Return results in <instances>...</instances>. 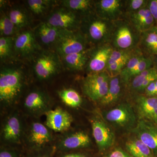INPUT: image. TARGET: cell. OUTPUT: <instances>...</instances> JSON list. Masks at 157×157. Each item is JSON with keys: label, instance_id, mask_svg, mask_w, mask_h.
<instances>
[{"label": "cell", "instance_id": "cell-43", "mask_svg": "<svg viewBox=\"0 0 157 157\" xmlns=\"http://www.w3.org/2000/svg\"><path fill=\"white\" fill-rule=\"evenodd\" d=\"M157 96V79L155 80V97Z\"/></svg>", "mask_w": 157, "mask_h": 157}, {"label": "cell", "instance_id": "cell-2", "mask_svg": "<svg viewBox=\"0 0 157 157\" xmlns=\"http://www.w3.org/2000/svg\"><path fill=\"white\" fill-rule=\"evenodd\" d=\"M24 74L15 67L2 68L0 72V101L6 106H12L17 102L25 84Z\"/></svg>", "mask_w": 157, "mask_h": 157}, {"label": "cell", "instance_id": "cell-4", "mask_svg": "<svg viewBox=\"0 0 157 157\" xmlns=\"http://www.w3.org/2000/svg\"><path fill=\"white\" fill-rule=\"evenodd\" d=\"M90 45L80 31L61 29L54 44L56 52L60 57L78 53L87 49Z\"/></svg>", "mask_w": 157, "mask_h": 157}, {"label": "cell", "instance_id": "cell-40", "mask_svg": "<svg viewBox=\"0 0 157 157\" xmlns=\"http://www.w3.org/2000/svg\"><path fill=\"white\" fill-rule=\"evenodd\" d=\"M155 81L150 83L144 90L146 96L147 97H155Z\"/></svg>", "mask_w": 157, "mask_h": 157}, {"label": "cell", "instance_id": "cell-37", "mask_svg": "<svg viewBox=\"0 0 157 157\" xmlns=\"http://www.w3.org/2000/svg\"><path fill=\"white\" fill-rule=\"evenodd\" d=\"M157 79V70H155L153 73H151L149 75L146 79L144 82L143 84L141 85L140 90L138 93H142L144 92L145 89L147 86L152 82H153L155 81Z\"/></svg>", "mask_w": 157, "mask_h": 157}, {"label": "cell", "instance_id": "cell-29", "mask_svg": "<svg viewBox=\"0 0 157 157\" xmlns=\"http://www.w3.org/2000/svg\"><path fill=\"white\" fill-rule=\"evenodd\" d=\"M153 65V62L152 59L150 57L144 56L139 62L137 66L130 72L124 78L121 79L124 85H128L129 82L131 81L133 77L142 73L145 70L152 68V66Z\"/></svg>", "mask_w": 157, "mask_h": 157}, {"label": "cell", "instance_id": "cell-10", "mask_svg": "<svg viewBox=\"0 0 157 157\" xmlns=\"http://www.w3.org/2000/svg\"><path fill=\"white\" fill-rule=\"evenodd\" d=\"M95 12L99 17L110 21L123 19L125 16L124 1H95Z\"/></svg>", "mask_w": 157, "mask_h": 157}, {"label": "cell", "instance_id": "cell-20", "mask_svg": "<svg viewBox=\"0 0 157 157\" xmlns=\"http://www.w3.org/2000/svg\"><path fill=\"white\" fill-rule=\"evenodd\" d=\"M125 17L140 33L152 28L156 23L147 6L139 11L127 14Z\"/></svg>", "mask_w": 157, "mask_h": 157}, {"label": "cell", "instance_id": "cell-25", "mask_svg": "<svg viewBox=\"0 0 157 157\" xmlns=\"http://www.w3.org/2000/svg\"><path fill=\"white\" fill-rule=\"evenodd\" d=\"M61 29L56 28L47 22L39 25L36 30V35L43 45L50 46L55 44Z\"/></svg>", "mask_w": 157, "mask_h": 157}, {"label": "cell", "instance_id": "cell-7", "mask_svg": "<svg viewBox=\"0 0 157 157\" xmlns=\"http://www.w3.org/2000/svg\"><path fill=\"white\" fill-rule=\"evenodd\" d=\"M103 114L106 121L116 127L128 129L135 128L137 124L135 111L132 105L128 103L119 104Z\"/></svg>", "mask_w": 157, "mask_h": 157}, {"label": "cell", "instance_id": "cell-3", "mask_svg": "<svg viewBox=\"0 0 157 157\" xmlns=\"http://www.w3.org/2000/svg\"><path fill=\"white\" fill-rule=\"evenodd\" d=\"M140 35L126 18L114 21L110 44L113 49L135 50L138 48Z\"/></svg>", "mask_w": 157, "mask_h": 157}, {"label": "cell", "instance_id": "cell-28", "mask_svg": "<svg viewBox=\"0 0 157 157\" xmlns=\"http://www.w3.org/2000/svg\"><path fill=\"white\" fill-rule=\"evenodd\" d=\"M9 17L17 29L25 27L29 23L26 12L19 8H13L9 12Z\"/></svg>", "mask_w": 157, "mask_h": 157}, {"label": "cell", "instance_id": "cell-38", "mask_svg": "<svg viewBox=\"0 0 157 157\" xmlns=\"http://www.w3.org/2000/svg\"><path fill=\"white\" fill-rule=\"evenodd\" d=\"M104 157H133L121 148L117 147L108 153Z\"/></svg>", "mask_w": 157, "mask_h": 157}, {"label": "cell", "instance_id": "cell-44", "mask_svg": "<svg viewBox=\"0 0 157 157\" xmlns=\"http://www.w3.org/2000/svg\"><path fill=\"white\" fill-rule=\"evenodd\" d=\"M151 29L153 30L154 31L155 33L157 35V25H155V26L153 27Z\"/></svg>", "mask_w": 157, "mask_h": 157}, {"label": "cell", "instance_id": "cell-11", "mask_svg": "<svg viewBox=\"0 0 157 157\" xmlns=\"http://www.w3.org/2000/svg\"><path fill=\"white\" fill-rule=\"evenodd\" d=\"M113 50L110 43L92 47L89 60L86 68L89 74L106 71L109 57Z\"/></svg>", "mask_w": 157, "mask_h": 157}, {"label": "cell", "instance_id": "cell-27", "mask_svg": "<svg viewBox=\"0 0 157 157\" xmlns=\"http://www.w3.org/2000/svg\"><path fill=\"white\" fill-rule=\"evenodd\" d=\"M61 100L67 106L73 108L79 107L82 103L81 96L73 89H65L58 92Z\"/></svg>", "mask_w": 157, "mask_h": 157}, {"label": "cell", "instance_id": "cell-16", "mask_svg": "<svg viewBox=\"0 0 157 157\" xmlns=\"http://www.w3.org/2000/svg\"><path fill=\"white\" fill-rule=\"evenodd\" d=\"M46 115L45 125L52 131L63 132L70 128L73 122V117L67 111L60 107L49 110Z\"/></svg>", "mask_w": 157, "mask_h": 157}, {"label": "cell", "instance_id": "cell-21", "mask_svg": "<svg viewBox=\"0 0 157 157\" xmlns=\"http://www.w3.org/2000/svg\"><path fill=\"white\" fill-rule=\"evenodd\" d=\"M92 47L81 52L61 57L63 63L70 70L79 71L86 68Z\"/></svg>", "mask_w": 157, "mask_h": 157}, {"label": "cell", "instance_id": "cell-26", "mask_svg": "<svg viewBox=\"0 0 157 157\" xmlns=\"http://www.w3.org/2000/svg\"><path fill=\"white\" fill-rule=\"evenodd\" d=\"M125 146L129 154L133 157H153L150 149L137 137L127 141Z\"/></svg>", "mask_w": 157, "mask_h": 157}, {"label": "cell", "instance_id": "cell-34", "mask_svg": "<svg viewBox=\"0 0 157 157\" xmlns=\"http://www.w3.org/2000/svg\"><path fill=\"white\" fill-rule=\"evenodd\" d=\"M145 56L142 53L138 48L137 52L130 58L127 63V64L121 72L120 75L121 79L124 78L127 75L137 66L139 62Z\"/></svg>", "mask_w": 157, "mask_h": 157}, {"label": "cell", "instance_id": "cell-6", "mask_svg": "<svg viewBox=\"0 0 157 157\" xmlns=\"http://www.w3.org/2000/svg\"><path fill=\"white\" fill-rule=\"evenodd\" d=\"M57 53L44 52L37 56L34 63V70L37 78L47 80L59 72L62 63Z\"/></svg>", "mask_w": 157, "mask_h": 157}, {"label": "cell", "instance_id": "cell-41", "mask_svg": "<svg viewBox=\"0 0 157 157\" xmlns=\"http://www.w3.org/2000/svg\"><path fill=\"white\" fill-rule=\"evenodd\" d=\"M0 157H17L15 153L10 150L2 149L0 152Z\"/></svg>", "mask_w": 157, "mask_h": 157}, {"label": "cell", "instance_id": "cell-19", "mask_svg": "<svg viewBox=\"0 0 157 157\" xmlns=\"http://www.w3.org/2000/svg\"><path fill=\"white\" fill-rule=\"evenodd\" d=\"M24 106L30 113L34 115L45 114L50 110L48 97L45 93L39 90L31 92L27 96Z\"/></svg>", "mask_w": 157, "mask_h": 157}, {"label": "cell", "instance_id": "cell-15", "mask_svg": "<svg viewBox=\"0 0 157 157\" xmlns=\"http://www.w3.org/2000/svg\"><path fill=\"white\" fill-rule=\"evenodd\" d=\"M14 51L18 56L29 59L39 49L35 34L26 31L19 34L14 41Z\"/></svg>", "mask_w": 157, "mask_h": 157}, {"label": "cell", "instance_id": "cell-9", "mask_svg": "<svg viewBox=\"0 0 157 157\" xmlns=\"http://www.w3.org/2000/svg\"><path fill=\"white\" fill-rule=\"evenodd\" d=\"M51 130L39 122H33L29 126L26 135V143L36 150L44 148L53 140Z\"/></svg>", "mask_w": 157, "mask_h": 157}, {"label": "cell", "instance_id": "cell-46", "mask_svg": "<svg viewBox=\"0 0 157 157\" xmlns=\"http://www.w3.org/2000/svg\"><path fill=\"white\" fill-rule=\"evenodd\" d=\"M48 157V155H41L36 156H35V157Z\"/></svg>", "mask_w": 157, "mask_h": 157}, {"label": "cell", "instance_id": "cell-33", "mask_svg": "<svg viewBox=\"0 0 157 157\" xmlns=\"http://www.w3.org/2000/svg\"><path fill=\"white\" fill-rule=\"evenodd\" d=\"M16 29L9 16L4 14L1 16L0 19L1 37H11L15 33Z\"/></svg>", "mask_w": 157, "mask_h": 157}, {"label": "cell", "instance_id": "cell-14", "mask_svg": "<svg viewBox=\"0 0 157 157\" xmlns=\"http://www.w3.org/2000/svg\"><path fill=\"white\" fill-rule=\"evenodd\" d=\"M133 132L148 147L154 155H157V126L151 122L139 119Z\"/></svg>", "mask_w": 157, "mask_h": 157}, {"label": "cell", "instance_id": "cell-8", "mask_svg": "<svg viewBox=\"0 0 157 157\" xmlns=\"http://www.w3.org/2000/svg\"><path fill=\"white\" fill-rule=\"evenodd\" d=\"M80 15L67 8L55 10L47 18V23L61 29L76 30L80 27L81 21Z\"/></svg>", "mask_w": 157, "mask_h": 157}, {"label": "cell", "instance_id": "cell-24", "mask_svg": "<svg viewBox=\"0 0 157 157\" xmlns=\"http://www.w3.org/2000/svg\"><path fill=\"white\" fill-rule=\"evenodd\" d=\"M62 3L64 8L76 12L82 17L95 12V1L65 0Z\"/></svg>", "mask_w": 157, "mask_h": 157}, {"label": "cell", "instance_id": "cell-39", "mask_svg": "<svg viewBox=\"0 0 157 157\" xmlns=\"http://www.w3.org/2000/svg\"><path fill=\"white\" fill-rule=\"evenodd\" d=\"M147 6L155 21L157 22V0L148 1Z\"/></svg>", "mask_w": 157, "mask_h": 157}, {"label": "cell", "instance_id": "cell-35", "mask_svg": "<svg viewBox=\"0 0 157 157\" xmlns=\"http://www.w3.org/2000/svg\"><path fill=\"white\" fill-rule=\"evenodd\" d=\"M148 0H126L124 1L125 16L146 7Z\"/></svg>", "mask_w": 157, "mask_h": 157}, {"label": "cell", "instance_id": "cell-31", "mask_svg": "<svg viewBox=\"0 0 157 157\" xmlns=\"http://www.w3.org/2000/svg\"><path fill=\"white\" fill-rule=\"evenodd\" d=\"M156 70V69L155 68H150L133 77L128 85L131 90L133 92L138 93L141 85L147 77Z\"/></svg>", "mask_w": 157, "mask_h": 157}, {"label": "cell", "instance_id": "cell-22", "mask_svg": "<svg viewBox=\"0 0 157 157\" xmlns=\"http://www.w3.org/2000/svg\"><path fill=\"white\" fill-rule=\"evenodd\" d=\"M120 74L110 77L109 88L106 94L99 101L103 106H108L117 102L121 96L122 85Z\"/></svg>", "mask_w": 157, "mask_h": 157}, {"label": "cell", "instance_id": "cell-17", "mask_svg": "<svg viewBox=\"0 0 157 157\" xmlns=\"http://www.w3.org/2000/svg\"><path fill=\"white\" fill-rule=\"evenodd\" d=\"M135 103L140 119L154 123L157 126V97L138 95Z\"/></svg>", "mask_w": 157, "mask_h": 157}, {"label": "cell", "instance_id": "cell-42", "mask_svg": "<svg viewBox=\"0 0 157 157\" xmlns=\"http://www.w3.org/2000/svg\"><path fill=\"white\" fill-rule=\"evenodd\" d=\"M61 157H88L86 155L80 153H72L63 155Z\"/></svg>", "mask_w": 157, "mask_h": 157}, {"label": "cell", "instance_id": "cell-23", "mask_svg": "<svg viewBox=\"0 0 157 157\" xmlns=\"http://www.w3.org/2000/svg\"><path fill=\"white\" fill-rule=\"evenodd\" d=\"M138 48L145 56H157V35L152 29L141 33Z\"/></svg>", "mask_w": 157, "mask_h": 157}, {"label": "cell", "instance_id": "cell-30", "mask_svg": "<svg viewBox=\"0 0 157 157\" xmlns=\"http://www.w3.org/2000/svg\"><path fill=\"white\" fill-rule=\"evenodd\" d=\"M14 42L11 37H1L0 38V59L4 61L9 59L12 55Z\"/></svg>", "mask_w": 157, "mask_h": 157}, {"label": "cell", "instance_id": "cell-5", "mask_svg": "<svg viewBox=\"0 0 157 157\" xmlns=\"http://www.w3.org/2000/svg\"><path fill=\"white\" fill-rule=\"evenodd\" d=\"M110 78L106 71L90 73L82 80V92L92 101L99 102L107 94Z\"/></svg>", "mask_w": 157, "mask_h": 157}, {"label": "cell", "instance_id": "cell-36", "mask_svg": "<svg viewBox=\"0 0 157 157\" xmlns=\"http://www.w3.org/2000/svg\"><path fill=\"white\" fill-rule=\"evenodd\" d=\"M138 49V48L135 50H122L113 49L109 57L107 66L112 64L122 59L133 56L136 53Z\"/></svg>", "mask_w": 157, "mask_h": 157}, {"label": "cell", "instance_id": "cell-12", "mask_svg": "<svg viewBox=\"0 0 157 157\" xmlns=\"http://www.w3.org/2000/svg\"><path fill=\"white\" fill-rule=\"evenodd\" d=\"M90 121L93 137L99 151H104L111 147L115 141V135L106 122L98 117L92 118Z\"/></svg>", "mask_w": 157, "mask_h": 157}, {"label": "cell", "instance_id": "cell-32", "mask_svg": "<svg viewBox=\"0 0 157 157\" xmlns=\"http://www.w3.org/2000/svg\"><path fill=\"white\" fill-rule=\"evenodd\" d=\"M54 1L48 0H29L27 1L28 6L34 14H43L47 11Z\"/></svg>", "mask_w": 157, "mask_h": 157}, {"label": "cell", "instance_id": "cell-18", "mask_svg": "<svg viewBox=\"0 0 157 157\" xmlns=\"http://www.w3.org/2000/svg\"><path fill=\"white\" fill-rule=\"evenodd\" d=\"M91 144L90 137L87 133L78 131L67 133L59 140L57 147L62 151H70L89 147Z\"/></svg>", "mask_w": 157, "mask_h": 157}, {"label": "cell", "instance_id": "cell-1", "mask_svg": "<svg viewBox=\"0 0 157 157\" xmlns=\"http://www.w3.org/2000/svg\"><path fill=\"white\" fill-rule=\"evenodd\" d=\"M114 21L103 19L95 12L82 17L79 30L91 47L110 43Z\"/></svg>", "mask_w": 157, "mask_h": 157}, {"label": "cell", "instance_id": "cell-45", "mask_svg": "<svg viewBox=\"0 0 157 157\" xmlns=\"http://www.w3.org/2000/svg\"><path fill=\"white\" fill-rule=\"evenodd\" d=\"M155 56V58L154 60H153V63H155V64L157 67V56Z\"/></svg>", "mask_w": 157, "mask_h": 157}, {"label": "cell", "instance_id": "cell-13", "mask_svg": "<svg viewBox=\"0 0 157 157\" xmlns=\"http://www.w3.org/2000/svg\"><path fill=\"white\" fill-rule=\"evenodd\" d=\"M1 133V139L5 143L12 144L20 142L23 132L21 120L17 113H13L7 117Z\"/></svg>", "mask_w": 157, "mask_h": 157}]
</instances>
